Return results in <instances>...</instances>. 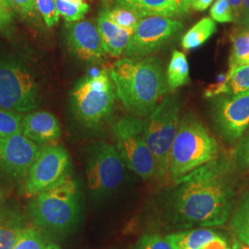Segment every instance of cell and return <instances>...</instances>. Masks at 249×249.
<instances>
[{"label": "cell", "mask_w": 249, "mask_h": 249, "mask_svg": "<svg viewBox=\"0 0 249 249\" xmlns=\"http://www.w3.org/2000/svg\"><path fill=\"white\" fill-rule=\"evenodd\" d=\"M183 29V24L177 19L150 16L139 21L134 30L124 57L144 58L157 52L168 44Z\"/></svg>", "instance_id": "10"}, {"label": "cell", "mask_w": 249, "mask_h": 249, "mask_svg": "<svg viewBox=\"0 0 249 249\" xmlns=\"http://www.w3.org/2000/svg\"><path fill=\"white\" fill-rule=\"evenodd\" d=\"M110 75L116 95L133 116H147L169 91L166 74L155 57H124L114 64Z\"/></svg>", "instance_id": "2"}, {"label": "cell", "mask_w": 249, "mask_h": 249, "mask_svg": "<svg viewBox=\"0 0 249 249\" xmlns=\"http://www.w3.org/2000/svg\"><path fill=\"white\" fill-rule=\"evenodd\" d=\"M179 2H180L183 13H186L191 8L193 0H179Z\"/></svg>", "instance_id": "38"}, {"label": "cell", "mask_w": 249, "mask_h": 249, "mask_svg": "<svg viewBox=\"0 0 249 249\" xmlns=\"http://www.w3.org/2000/svg\"><path fill=\"white\" fill-rule=\"evenodd\" d=\"M42 147L21 133L0 137V177L25 181Z\"/></svg>", "instance_id": "12"}, {"label": "cell", "mask_w": 249, "mask_h": 249, "mask_svg": "<svg viewBox=\"0 0 249 249\" xmlns=\"http://www.w3.org/2000/svg\"><path fill=\"white\" fill-rule=\"evenodd\" d=\"M249 93V64L229 71L223 83L213 86L206 90V97L220 94L236 96Z\"/></svg>", "instance_id": "18"}, {"label": "cell", "mask_w": 249, "mask_h": 249, "mask_svg": "<svg viewBox=\"0 0 249 249\" xmlns=\"http://www.w3.org/2000/svg\"><path fill=\"white\" fill-rule=\"evenodd\" d=\"M30 214L45 231L63 233L71 231L80 219L79 187L67 175L53 187L40 193L29 204Z\"/></svg>", "instance_id": "4"}, {"label": "cell", "mask_w": 249, "mask_h": 249, "mask_svg": "<svg viewBox=\"0 0 249 249\" xmlns=\"http://www.w3.org/2000/svg\"><path fill=\"white\" fill-rule=\"evenodd\" d=\"M219 146L205 124L193 114L181 118L173 144L169 175L174 182L218 158Z\"/></svg>", "instance_id": "3"}, {"label": "cell", "mask_w": 249, "mask_h": 249, "mask_svg": "<svg viewBox=\"0 0 249 249\" xmlns=\"http://www.w3.org/2000/svg\"><path fill=\"white\" fill-rule=\"evenodd\" d=\"M166 77L169 90L177 89L189 81V66L185 53L178 50L173 52Z\"/></svg>", "instance_id": "22"}, {"label": "cell", "mask_w": 249, "mask_h": 249, "mask_svg": "<svg viewBox=\"0 0 249 249\" xmlns=\"http://www.w3.org/2000/svg\"><path fill=\"white\" fill-rule=\"evenodd\" d=\"M12 23V9L0 1V30H7Z\"/></svg>", "instance_id": "34"}, {"label": "cell", "mask_w": 249, "mask_h": 249, "mask_svg": "<svg viewBox=\"0 0 249 249\" xmlns=\"http://www.w3.org/2000/svg\"><path fill=\"white\" fill-rule=\"evenodd\" d=\"M41 97L39 80L29 67L14 59H0V108L31 112L40 105Z\"/></svg>", "instance_id": "7"}, {"label": "cell", "mask_w": 249, "mask_h": 249, "mask_svg": "<svg viewBox=\"0 0 249 249\" xmlns=\"http://www.w3.org/2000/svg\"><path fill=\"white\" fill-rule=\"evenodd\" d=\"M21 134L38 145L50 144L60 138L61 127L51 113L37 111L22 117Z\"/></svg>", "instance_id": "15"}, {"label": "cell", "mask_w": 249, "mask_h": 249, "mask_svg": "<svg viewBox=\"0 0 249 249\" xmlns=\"http://www.w3.org/2000/svg\"><path fill=\"white\" fill-rule=\"evenodd\" d=\"M46 249H60L58 246H56L55 244H48L46 246Z\"/></svg>", "instance_id": "41"}, {"label": "cell", "mask_w": 249, "mask_h": 249, "mask_svg": "<svg viewBox=\"0 0 249 249\" xmlns=\"http://www.w3.org/2000/svg\"><path fill=\"white\" fill-rule=\"evenodd\" d=\"M231 249H249V246L242 243L240 241H235L233 244H232V247Z\"/></svg>", "instance_id": "39"}, {"label": "cell", "mask_w": 249, "mask_h": 249, "mask_svg": "<svg viewBox=\"0 0 249 249\" xmlns=\"http://www.w3.org/2000/svg\"><path fill=\"white\" fill-rule=\"evenodd\" d=\"M116 96L110 71L105 69L77 83L71 92L72 107L83 124L96 127L111 116Z\"/></svg>", "instance_id": "6"}, {"label": "cell", "mask_w": 249, "mask_h": 249, "mask_svg": "<svg viewBox=\"0 0 249 249\" xmlns=\"http://www.w3.org/2000/svg\"><path fill=\"white\" fill-rule=\"evenodd\" d=\"M211 16L217 22H233L234 15L227 0H216L211 9Z\"/></svg>", "instance_id": "30"}, {"label": "cell", "mask_w": 249, "mask_h": 249, "mask_svg": "<svg viewBox=\"0 0 249 249\" xmlns=\"http://www.w3.org/2000/svg\"><path fill=\"white\" fill-rule=\"evenodd\" d=\"M230 4V6L233 11L234 15V21L239 23L240 21L242 12H243V6H244V0H227Z\"/></svg>", "instance_id": "35"}, {"label": "cell", "mask_w": 249, "mask_h": 249, "mask_svg": "<svg viewBox=\"0 0 249 249\" xmlns=\"http://www.w3.org/2000/svg\"><path fill=\"white\" fill-rule=\"evenodd\" d=\"M181 103L170 95L160 101L143 121L144 135L158 166V177L169 174L171 151L180 124Z\"/></svg>", "instance_id": "5"}, {"label": "cell", "mask_w": 249, "mask_h": 249, "mask_svg": "<svg viewBox=\"0 0 249 249\" xmlns=\"http://www.w3.org/2000/svg\"><path fill=\"white\" fill-rule=\"evenodd\" d=\"M232 48L229 71L249 64V30L241 31L231 36Z\"/></svg>", "instance_id": "24"}, {"label": "cell", "mask_w": 249, "mask_h": 249, "mask_svg": "<svg viewBox=\"0 0 249 249\" xmlns=\"http://www.w3.org/2000/svg\"><path fill=\"white\" fill-rule=\"evenodd\" d=\"M239 24L244 27L246 30H249V0H244L243 12H242Z\"/></svg>", "instance_id": "36"}, {"label": "cell", "mask_w": 249, "mask_h": 249, "mask_svg": "<svg viewBox=\"0 0 249 249\" xmlns=\"http://www.w3.org/2000/svg\"><path fill=\"white\" fill-rule=\"evenodd\" d=\"M230 228L237 240L249 246V191L243 196L232 215Z\"/></svg>", "instance_id": "23"}, {"label": "cell", "mask_w": 249, "mask_h": 249, "mask_svg": "<svg viewBox=\"0 0 249 249\" xmlns=\"http://www.w3.org/2000/svg\"><path fill=\"white\" fill-rule=\"evenodd\" d=\"M67 44L71 53L83 62L97 64L107 55L98 28L89 20L66 24Z\"/></svg>", "instance_id": "14"}, {"label": "cell", "mask_w": 249, "mask_h": 249, "mask_svg": "<svg viewBox=\"0 0 249 249\" xmlns=\"http://www.w3.org/2000/svg\"><path fill=\"white\" fill-rule=\"evenodd\" d=\"M36 8L46 26L51 28L58 23L60 15L54 0H36Z\"/></svg>", "instance_id": "29"}, {"label": "cell", "mask_w": 249, "mask_h": 249, "mask_svg": "<svg viewBox=\"0 0 249 249\" xmlns=\"http://www.w3.org/2000/svg\"><path fill=\"white\" fill-rule=\"evenodd\" d=\"M216 29L217 26L213 18H202L183 36L181 41L182 47L186 50L198 48L213 36Z\"/></svg>", "instance_id": "21"}, {"label": "cell", "mask_w": 249, "mask_h": 249, "mask_svg": "<svg viewBox=\"0 0 249 249\" xmlns=\"http://www.w3.org/2000/svg\"><path fill=\"white\" fill-rule=\"evenodd\" d=\"M98 28L105 51L113 56H119L124 53L134 30L117 26L103 11L98 18Z\"/></svg>", "instance_id": "16"}, {"label": "cell", "mask_w": 249, "mask_h": 249, "mask_svg": "<svg viewBox=\"0 0 249 249\" xmlns=\"http://www.w3.org/2000/svg\"><path fill=\"white\" fill-rule=\"evenodd\" d=\"M220 234L208 228L178 231L165 236L173 249H206Z\"/></svg>", "instance_id": "19"}, {"label": "cell", "mask_w": 249, "mask_h": 249, "mask_svg": "<svg viewBox=\"0 0 249 249\" xmlns=\"http://www.w3.org/2000/svg\"><path fill=\"white\" fill-rule=\"evenodd\" d=\"M124 160L116 146L99 142L89 154L87 180L89 190L94 196H104L119 187L124 175Z\"/></svg>", "instance_id": "9"}, {"label": "cell", "mask_w": 249, "mask_h": 249, "mask_svg": "<svg viewBox=\"0 0 249 249\" xmlns=\"http://www.w3.org/2000/svg\"><path fill=\"white\" fill-rule=\"evenodd\" d=\"M13 9L27 19L38 18V10L36 8V0H10Z\"/></svg>", "instance_id": "32"}, {"label": "cell", "mask_w": 249, "mask_h": 249, "mask_svg": "<svg viewBox=\"0 0 249 249\" xmlns=\"http://www.w3.org/2000/svg\"><path fill=\"white\" fill-rule=\"evenodd\" d=\"M42 233L34 227H26L12 249H46Z\"/></svg>", "instance_id": "28"}, {"label": "cell", "mask_w": 249, "mask_h": 249, "mask_svg": "<svg viewBox=\"0 0 249 249\" xmlns=\"http://www.w3.org/2000/svg\"><path fill=\"white\" fill-rule=\"evenodd\" d=\"M59 15L68 22H76L88 13L89 6L86 2L74 3L67 0H54Z\"/></svg>", "instance_id": "26"}, {"label": "cell", "mask_w": 249, "mask_h": 249, "mask_svg": "<svg viewBox=\"0 0 249 249\" xmlns=\"http://www.w3.org/2000/svg\"><path fill=\"white\" fill-rule=\"evenodd\" d=\"M71 158L62 146L46 145L31 166L24 181L27 196H36L56 185L68 175Z\"/></svg>", "instance_id": "11"}, {"label": "cell", "mask_w": 249, "mask_h": 249, "mask_svg": "<svg viewBox=\"0 0 249 249\" xmlns=\"http://www.w3.org/2000/svg\"><path fill=\"white\" fill-rule=\"evenodd\" d=\"M105 13L117 26L127 30H135L139 21L142 18L134 9L118 4L112 9H106Z\"/></svg>", "instance_id": "25"}, {"label": "cell", "mask_w": 249, "mask_h": 249, "mask_svg": "<svg viewBox=\"0 0 249 249\" xmlns=\"http://www.w3.org/2000/svg\"><path fill=\"white\" fill-rule=\"evenodd\" d=\"M213 0H193L191 8L196 11H204L213 4Z\"/></svg>", "instance_id": "37"}, {"label": "cell", "mask_w": 249, "mask_h": 249, "mask_svg": "<svg viewBox=\"0 0 249 249\" xmlns=\"http://www.w3.org/2000/svg\"><path fill=\"white\" fill-rule=\"evenodd\" d=\"M21 121L19 113L0 108V137L21 133Z\"/></svg>", "instance_id": "27"}, {"label": "cell", "mask_w": 249, "mask_h": 249, "mask_svg": "<svg viewBox=\"0 0 249 249\" xmlns=\"http://www.w3.org/2000/svg\"><path fill=\"white\" fill-rule=\"evenodd\" d=\"M3 201H4V194H3L2 190L0 189V208H1V206L3 204Z\"/></svg>", "instance_id": "42"}, {"label": "cell", "mask_w": 249, "mask_h": 249, "mask_svg": "<svg viewBox=\"0 0 249 249\" xmlns=\"http://www.w3.org/2000/svg\"><path fill=\"white\" fill-rule=\"evenodd\" d=\"M26 226L13 213L0 215V249H12Z\"/></svg>", "instance_id": "20"}, {"label": "cell", "mask_w": 249, "mask_h": 249, "mask_svg": "<svg viewBox=\"0 0 249 249\" xmlns=\"http://www.w3.org/2000/svg\"><path fill=\"white\" fill-rule=\"evenodd\" d=\"M6 7H8L9 9H12L13 10V6L11 4V1L10 0H0Z\"/></svg>", "instance_id": "40"}, {"label": "cell", "mask_w": 249, "mask_h": 249, "mask_svg": "<svg viewBox=\"0 0 249 249\" xmlns=\"http://www.w3.org/2000/svg\"><path fill=\"white\" fill-rule=\"evenodd\" d=\"M67 1L74 2V3H82V2H84V0H67Z\"/></svg>", "instance_id": "43"}, {"label": "cell", "mask_w": 249, "mask_h": 249, "mask_svg": "<svg viewBox=\"0 0 249 249\" xmlns=\"http://www.w3.org/2000/svg\"><path fill=\"white\" fill-rule=\"evenodd\" d=\"M116 2L134 9L142 18L150 16L173 18L183 13L179 0H116Z\"/></svg>", "instance_id": "17"}, {"label": "cell", "mask_w": 249, "mask_h": 249, "mask_svg": "<svg viewBox=\"0 0 249 249\" xmlns=\"http://www.w3.org/2000/svg\"><path fill=\"white\" fill-rule=\"evenodd\" d=\"M176 221L186 226H222L230 216L233 191L226 161L217 158L176 182Z\"/></svg>", "instance_id": "1"}, {"label": "cell", "mask_w": 249, "mask_h": 249, "mask_svg": "<svg viewBox=\"0 0 249 249\" xmlns=\"http://www.w3.org/2000/svg\"><path fill=\"white\" fill-rule=\"evenodd\" d=\"M234 159L241 168H249V134L237 144L234 151Z\"/></svg>", "instance_id": "33"}, {"label": "cell", "mask_w": 249, "mask_h": 249, "mask_svg": "<svg viewBox=\"0 0 249 249\" xmlns=\"http://www.w3.org/2000/svg\"><path fill=\"white\" fill-rule=\"evenodd\" d=\"M135 249H173L165 237L159 234H146L138 242Z\"/></svg>", "instance_id": "31"}, {"label": "cell", "mask_w": 249, "mask_h": 249, "mask_svg": "<svg viewBox=\"0 0 249 249\" xmlns=\"http://www.w3.org/2000/svg\"><path fill=\"white\" fill-rule=\"evenodd\" d=\"M214 122L229 142L240 139L249 127V93L220 97L213 108Z\"/></svg>", "instance_id": "13"}, {"label": "cell", "mask_w": 249, "mask_h": 249, "mask_svg": "<svg viewBox=\"0 0 249 249\" xmlns=\"http://www.w3.org/2000/svg\"><path fill=\"white\" fill-rule=\"evenodd\" d=\"M112 128L116 149L125 166L143 179L157 176V162L146 142L143 120L138 116H124Z\"/></svg>", "instance_id": "8"}]
</instances>
